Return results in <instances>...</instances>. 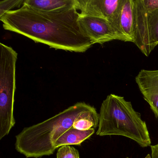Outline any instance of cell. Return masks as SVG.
<instances>
[{"mask_svg": "<svg viewBox=\"0 0 158 158\" xmlns=\"http://www.w3.org/2000/svg\"><path fill=\"white\" fill-rule=\"evenodd\" d=\"M145 158H152L151 155L150 154H148Z\"/></svg>", "mask_w": 158, "mask_h": 158, "instance_id": "cell-16", "label": "cell"}, {"mask_svg": "<svg viewBox=\"0 0 158 158\" xmlns=\"http://www.w3.org/2000/svg\"><path fill=\"white\" fill-rule=\"evenodd\" d=\"M78 21L84 33L93 45H102L113 40H118L117 35L109 20L80 15Z\"/></svg>", "mask_w": 158, "mask_h": 158, "instance_id": "cell-7", "label": "cell"}, {"mask_svg": "<svg viewBox=\"0 0 158 158\" xmlns=\"http://www.w3.org/2000/svg\"><path fill=\"white\" fill-rule=\"evenodd\" d=\"M76 8L48 12L25 4L0 17L5 30L23 35L52 48L85 52L93 44L79 24Z\"/></svg>", "mask_w": 158, "mask_h": 158, "instance_id": "cell-1", "label": "cell"}, {"mask_svg": "<svg viewBox=\"0 0 158 158\" xmlns=\"http://www.w3.org/2000/svg\"><path fill=\"white\" fill-rule=\"evenodd\" d=\"M91 107L85 102H77L42 123L25 127L15 137V149L27 158L53 154L57 139L73 127L75 120L82 113Z\"/></svg>", "mask_w": 158, "mask_h": 158, "instance_id": "cell-2", "label": "cell"}, {"mask_svg": "<svg viewBox=\"0 0 158 158\" xmlns=\"http://www.w3.org/2000/svg\"><path fill=\"white\" fill-rule=\"evenodd\" d=\"M95 133V128L80 130L72 127L65 131L56 141V149L65 145H80Z\"/></svg>", "mask_w": 158, "mask_h": 158, "instance_id": "cell-11", "label": "cell"}, {"mask_svg": "<svg viewBox=\"0 0 158 158\" xmlns=\"http://www.w3.org/2000/svg\"><path fill=\"white\" fill-rule=\"evenodd\" d=\"M120 0H76V8L81 16L109 20L115 13Z\"/></svg>", "mask_w": 158, "mask_h": 158, "instance_id": "cell-9", "label": "cell"}, {"mask_svg": "<svg viewBox=\"0 0 158 158\" xmlns=\"http://www.w3.org/2000/svg\"><path fill=\"white\" fill-rule=\"evenodd\" d=\"M18 53L0 43V139L9 135L15 124L14 106Z\"/></svg>", "mask_w": 158, "mask_h": 158, "instance_id": "cell-4", "label": "cell"}, {"mask_svg": "<svg viewBox=\"0 0 158 158\" xmlns=\"http://www.w3.org/2000/svg\"><path fill=\"white\" fill-rule=\"evenodd\" d=\"M24 0H5L0 2V17L13 9L21 8Z\"/></svg>", "mask_w": 158, "mask_h": 158, "instance_id": "cell-13", "label": "cell"}, {"mask_svg": "<svg viewBox=\"0 0 158 158\" xmlns=\"http://www.w3.org/2000/svg\"><path fill=\"white\" fill-rule=\"evenodd\" d=\"M57 158H80L79 152L75 148L70 145L60 147L57 154Z\"/></svg>", "mask_w": 158, "mask_h": 158, "instance_id": "cell-14", "label": "cell"}, {"mask_svg": "<svg viewBox=\"0 0 158 158\" xmlns=\"http://www.w3.org/2000/svg\"><path fill=\"white\" fill-rule=\"evenodd\" d=\"M23 4L40 10L54 12L76 8V0H24Z\"/></svg>", "mask_w": 158, "mask_h": 158, "instance_id": "cell-10", "label": "cell"}, {"mask_svg": "<svg viewBox=\"0 0 158 158\" xmlns=\"http://www.w3.org/2000/svg\"><path fill=\"white\" fill-rule=\"evenodd\" d=\"M134 0H120L119 6L109 20L118 40L134 42Z\"/></svg>", "mask_w": 158, "mask_h": 158, "instance_id": "cell-6", "label": "cell"}, {"mask_svg": "<svg viewBox=\"0 0 158 158\" xmlns=\"http://www.w3.org/2000/svg\"><path fill=\"white\" fill-rule=\"evenodd\" d=\"M135 80L144 99L158 118V70L142 69L137 75Z\"/></svg>", "mask_w": 158, "mask_h": 158, "instance_id": "cell-8", "label": "cell"}, {"mask_svg": "<svg viewBox=\"0 0 158 158\" xmlns=\"http://www.w3.org/2000/svg\"><path fill=\"white\" fill-rule=\"evenodd\" d=\"M128 158V157H127V158Z\"/></svg>", "mask_w": 158, "mask_h": 158, "instance_id": "cell-17", "label": "cell"}, {"mask_svg": "<svg viewBox=\"0 0 158 158\" xmlns=\"http://www.w3.org/2000/svg\"><path fill=\"white\" fill-rule=\"evenodd\" d=\"M96 135L123 136L142 148L151 146L147 124L140 113L134 110L130 102L114 94L108 95L102 103Z\"/></svg>", "mask_w": 158, "mask_h": 158, "instance_id": "cell-3", "label": "cell"}, {"mask_svg": "<svg viewBox=\"0 0 158 158\" xmlns=\"http://www.w3.org/2000/svg\"><path fill=\"white\" fill-rule=\"evenodd\" d=\"M99 114L93 106L83 112L75 120L73 127L80 130H87L98 127Z\"/></svg>", "mask_w": 158, "mask_h": 158, "instance_id": "cell-12", "label": "cell"}, {"mask_svg": "<svg viewBox=\"0 0 158 158\" xmlns=\"http://www.w3.org/2000/svg\"><path fill=\"white\" fill-rule=\"evenodd\" d=\"M134 42L148 57L158 46V0H134Z\"/></svg>", "mask_w": 158, "mask_h": 158, "instance_id": "cell-5", "label": "cell"}, {"mask_svg": "<svg viewBox=\"0 0 158 158\" xmlns=\"http://www.w3.org/2000/svg\"><path fill=\"white\" fill-rule=\"evenodd\" d=\"M151 158H158V143L153 146H151Z\"/></svg>", "mask_w": 158, "mask_h": 158, "instance_id": "cell-15", "label": "cell"}]
</instances>
